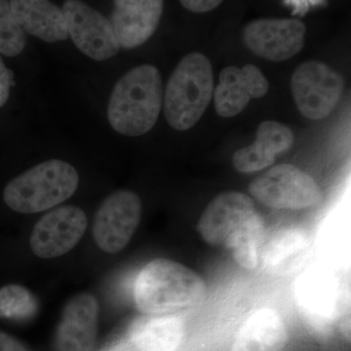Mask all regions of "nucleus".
I'll return each instance as SVG.
<instances>
[{"label": "nucleus", "instance_id": "f257e3e1", "mask_svg": "<svg viewBox=\"0 0 351 351\" xmlns=\"http://www.w3.org/2000/svg\"><path fill=\"white\" fill-rule=\"evenodd\" d=\"M197 230L206 243L225 247L240 261L257 257L265 239V223L253 199L235 191L212 199L201 215Z\"/></svg>", "mask_w": 351, "mask_h": 351}, {"label": "nucleus", "instance_id": "f03ea898", "mask_svg": "<svg viewBox=\"0 0 351 351\" xmlns=\"http://www.w3.org/2000/svg\"><path fill=\"white\" fill-rule=\"evenodd\" d=\"M163 105L160 71L143 64L127 71L113 87L108 105L110 126L120 135L138 137L152 130Z\"/></svg>", "mask_w": 351, "mask_h": 351}, {"label": "nucleus", "instance_id": "7ed1b4c3", "mask_svg": "<svg viewBox=\"0 0 351 351\" xmlns=\"http://www.w3.org/2000/svg\"><path fill=\"white\" fill-rule=\"evenodd\" d=\"M207 295L204 279L193 269L168 258H156L138 272L134 300L145 314H167L199 306Z\"/></svg>", "mask_w": 351, "mask_h": 351}, {"label": "nucleus", "instance_id": "20e7f679", "mask_svg": "<svg viewBox=\"0 0 351 351\" xmlns=\"http://www.w3.org/2000/svg\"><path fill=\"white\" fill-rule=\"evenodd\" d=\"M214 94L211 62L202 53L186 55L171 75L163 95L165 119L173 129L186 131L199 121Z\"/></svg>", "mask_w": 351, "mask_h": 351}, {"label": "nucleus", "instance_id": "39448f33", "mask_svg": "<svg viewBox=\"0 0 351 351\" xmlns=\"http://www.w3.org/2000/svg\"><path fill=\"white\" fill-rule=\"evenodd\" d=\"M78 184L80 175L71 164L51 159L9 182L3 200L18 213H38L68 200L75 195Z\"/></svg>", "mask_w": 351, "mask_h": 351}, {"label": "nucleus", "instance_id": "423d86ee", "mask_svg": "<svg viewBox=\"0 0 351 351\" xmlns=\"http://www.w3.org/2000/svg\"><path fill=\"white\" fill-rule=\"evenodd\" d=\"M249 191L261 204L276 210L306 209L323 200L313 178L291 164H280L263 173L251 182Z\"/></svg>", "mask_w": 351, "mask_h": 351}, {"label": "nucleus", "instance_id": "0eeeda50", "mask_svg": "<svg viewBox=\"0 0 351 351\" xmlns=\"http://www.w3.org/2000/svg\"><path fill=\"white\" fill-rule=\"evenodd\" d=\"M343 77L338 71L318 61H307L295 69L291 90L300 112L306 119L329 117L343 97Z\"/></svg>", "mask_w": 351, "mask_h": 351}, {"label": "nucleus", "instance_id": "6e6552de", "mask_svg": "<svg viewBox=\"0 0 351 351\" xmlns=\"http://www.w3.org/2000/svg\"><path fill=\"white\" fill-rule=\"evenodd\" d=\"M143 205L137 193L120 189L108 196L97 210L93 237L99 248L108 254L123 250L135 234Z\"/></svg>", "mask_w": 351, "mask_h": 351}, {"label": "nucleus", "instance_id": "1a4fd4ad", "mask_svg": "<svg viewBox=\"0 0 351 351\" xmlns=\"http://www.w3.org/2000/svg\"><path fill=\"white\" fill-rule=\"evenodd\" d=\"M62 9L69 38L83 54L99 62L119 54L121 47L106 16L82 0H64Z\"/></svg>", "mask_w": 351, "mask_h": 351}, {"label": "nucleus", "instance_id": "9d476101", "mask_svg": "<svg viewBox=\"0 0 351 351\" xmlns=\"http://www.w3.org/2000/svg\"><path fill=\"white\" fill-rule=\"evenodd\" d=\"M306 27L302 21L261 18L245 25L243 41L252 53L271 62H283L299 54L306 43Z\"/></svg>", "mask_w": 351, "mask_h": 351}, {"label": "nucleus", "instance_id": "9b49d317", "mask_svg": "<svg viewBox=\"0 0 351 351\" xmlns=\"http://www.w3.org/2000/svg\"><path fill=\"white\" fill-rule=\"evenodd\" d=\"M87 217L76 206H63L48 212L32 230L31 248L41 258L61 257L73 250L86 232Z\"/></svg>", "mask_w": 351, "mask_h": 351}, {"label": "nucleus", "instance_id": "f8f14e48", "mask_svg": "<svg viewBox=\"0 0 351 351\" xmlns=\"http://www.w3.org/2000/svg\"><path fill=\"white\" fill-rule=\"evenodd\" d=\"M269 90V80L255 64L226 66L219 73V84L214 89L215 108L219 117H237L252 99L263 98Z\"/></svg>", "mask_w": 351, "mask_h": 351}, {"label": "nucleus", "instance_id": "ddd939ff", "mask_svg": "<svg viewBox=\"0 0 351 351\" xmlns=\"http://www.w3.org/2000/svg\"><path fill=\"white\" fill-rule=\"evenodd\" d=\"M295 293L302 313L314 327L323 330L348 313H343L339 280L331 274L306 272L300 277Z\"/></svg>", "mask_w": 351, "mask_h": 351}, {"label": "nucleus", "instance_id": "4468645a", "mask_svg": "<svg viewBox=\"0 0 351 351\" xmlns=\"http://www.w3.org/2000/svg\"><path fill=\"white\" fill-rule=\"evenodd\" d=\"M98 300L90 293H80L64 306L58 325L56 346L59 351H93L98 332Z\"/></svg>", "mask_w": 351, "mask_h": 351}, {"label": "nucleus", "instance_id": "2eb2a0df", "mask_svg": "<svg viewBox=\"0 0 351 351\" xmlns=\"http://www.w3.org/2000/svg\"><path fill=\"white\" fill-rule=\"evenodd\" d=\"M110 16L120 47H140L154 36L162 17L164 0H113Z\"/></svg>", "mask_w": 351, "mask_h": 351}, {"label": "nucleus", "instance_id": "dca6fc26", "mask_svg": "<svg viewBox=\"0 0 351 351\" xmlns=\"http://www.w3.org/2000/svg\"><path fill=\"white\" fill-rule=\"evenodd\" d=\"M311 248V239L306 230L298 226L280 228L263 240L258 267L271 276H289L301 269Z\"/></svg>", "mask_w": 351, "mask_h": 351}, {"label": "nucleus", "instance_id": "f3484780", "mask_svg": "<svg viewBox=\"0 0 351 351\" xmlns=\"http://www.w3.org/2000/svg\"><path fill=\"white\" fill-rule=\"evenodd\" d=\"M294 142V133L288 126L276 121L263 122L258 126L255 142L233 154V167L244 174L265 169L276 162L278 154L292 149Z\"/></svg>", "mask_w": 351, "mask_h": 351}, {"label": "nucleus", "instance_id": "a211bd4d", "mask_svg": "<svg viewBox=\"0 0 351 351\" xmlns=\"http://www.w3.org/2000/svg\"><path fill=\"white\" fill-rule=\"evenodd\" d=\"M287 328L274 309H257L244 321L237 332L232 351H284Z\"/></svg>", "mask_w": 351, "mask_h": 351}, {"label": "nucleus", "instance_id": "6ab92c4d", "mask_svg": "<svg viewBox=\"0 0 351 351\" xmlns=\"http://www.w3.org/2000/svg\"><path fill=\"white\" fill-rule=\"evenodd\" d=\"M11 11L23 31L47 43L69 38L63 9L50 0H10Z\"/></svg>", "mask_w": 351, "mask_h": 351}, {"label": "nucleus", "instance_id": "aec40b11", "mask_svg": "<svg viewBox=\"0 0 351 351\" xmlns=\"http://www.w3.org/2000/svg\"><path fill=\"white\" fill-rule=\"evenodd\" d=\"M132 328L131 339L141 351H177L186 334L184 320L172 314H147Z\"/></svg>", "mask_w": 351, "mask_h": 351}, {"label": "nucleus", "instance_id": "412c9836", "mask_svg": "<svg viewBox=\"0 0 351 351\" xmlns=\"http://www.w3.org/2000/svg\"><path fill=\"white\" fill-rule=\"evenodd\" d=\"M38 311V300L29 289L16 284L0 289V319L31 320Z\"/></svg>", "mask_w": 351, "mask_h": 351}, {"label": "nucleus", "instance_id": "4be33fe9", "mask_svg": "<svg viewBox=\"0 0 351 351\" xmlns=\"http://www.w3.org/2000/svg\"><path fill=\"white\" fill-rule=\"evenodd\" d=\"M25 44V32L14 18L10 2L0 0V54L18 56L24 51Z\"/></svg>", "mask_w": 351, "mask_h": 351}, {"label": "nucleus", "instance_id": "5701e85b", "mask_svg": "<svg viewBox=\"0 0 351 351\" xmlns=\"http://www.w3.org/2000/svg\"><path fill=\"white\" fill-rule=\"evenodd\" d=\"M14 85L12 71L7 69L0 57V108L3 107L10 97L11 87Z\"/></svg>", "mask_w": 351, "mask_h": 351}, {"label": "nucleus", "instance_id": "b1692460", "mask_svg": "<svg viewBox=\"0 0 351 351\" xmlns=\"http://www.w3.org/2000/svg\"><path fill=\"white\" fill-rule=\"evenodd\" d=\"M184 9L193 13H207L223 3V0H179Z\"/></svg>", "mask_w": 351, "mask_h": 351}, {"label": "nucleus", "instance_id": "393cba45", "mask_svg": "<svg viewBox=\"0 0 351 351\" xmlns=\"http://www.w3.org/2000/svg\"><path fill=\"white\" fill-rule=\"evenodd\" d=\"M0 351H29L24 343L17 339L0 331Z\"/></svg>", "mask_w": 351, "mask_h": 351}, {"label": "nucleus", "instance_id": "a878e982", "mask_svg": "<svg viewBox=\"0 0 351 351\" xmlns=\"http://www.w3.org/2000/svg\"><path fill=\"white\" fill-rule=\"evenodd\" d=\"M339 330L346 341H350V313L345 314L339 321Z\"/></svg>", "mask_w": 351, "mask_h": 351}]
</instances>
